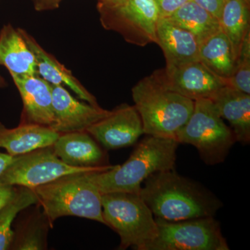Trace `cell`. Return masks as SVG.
I'll use <instances>...</instances> for the list:
<instances>
[{
    "label": "cell",
    "instance_id": "cell-1",
    "mask_svg": "<svg viewBox=\"0 0 250 250\" xmlns=\"http://www.w3.org/2000/svg\"><path fill=\"white\" fill-rule=\"evenodd\" d=\"M139 195L156 218L167 221L214 217L223 207L213 192L174 169L146 179Z\"/></svg>",
    "mask_w": 250,
    "mask_h": 250
},
{
    "label": "cell",
    "instance_id": "cell-2",
    "mask_svg": "<svg viewBox=\"0 0 250 250\" xmlns=\"http://www.w3.org/2000/svg\"><path fill=\"white\" fill-rule=\"evenodd\" d=\"M179 145L174 139L147 135L124 164L107 170L88 172V178L101 194H139L145 181L153 174L174 169Z\"/></svg>",
    "mask_w": 250,
    "mask_h": 250
},
{
    "label": "cell",
    "instance_id": "cell-3",
    "mask_svg": "<svg viewBox=\"0 0 250 250\" xmlns=\"http://www.w3.org/2000/svg\"><path fill=\"white\" fill-rule=\"evenodd\" d=\"M144 134L176 139L194 109L195 101L171 89L163 69L140 80L131 89Z\"/></svg>",
    "mask_w": 250,
    "mask_h": 250
},
{
    "label": "cell",
    "instance_id": "cell-4",
    "mask_svg": "<svg viewBox=\"0 0 250 250\" xmlns=\"http://www.w3.org/2000/svg\"><path fill=\"white\" fill-rule=\"evenodd\" d=\"M88 173L67 174L32 188L51 225L65 216L80 217L105 225L102 194L88 178Z\"/></svg>",
    "mask_w": 250,
    "mask_h": 250
},
{
    "label": "cell",
    "instance_id": "cell-5",
    "mask_svg": "<svg viewBox=\"0 0 250 250\" xmlns=\"http://www.w3.org/2000/svg\"><path fill=\"white\" fill-rule=\"evenodd\" d=\"M102 207L105 225L121 238L119 250H147L157 237L155 217L139 194H102Z\"/></svg>",
    "mask_w": 250,
    "mask_h": 250
},
{
    "label": "cell",
    "instance_id": "cell-6",
    "mask_svg": "<svg viewBox=\"0 0 250 250\" xmlns=\"http://www.w3.org/2000/svg\"><path fill=\"white\" fill-rule=\"evenodd\" d=\"M175 139L179 144L196 148L202 160L208 166L224 162L237 142L232 129L225 124L210 99L195 100L191 116Z\"/></svg>",
    "mask_w": 250,
    "mask_h": 250
},
{
    "label": "cell",
    "instance_id": "cell-7",
    "mask_svg": "<svg viewBox=\"0 0 250 250\" xmlns=\"http://www.w3.org/2000/svg\"><path fill=\"white\" fill-rule=\"evenodd\" d=\"M102 25L116 31L125 41L145 47L156 43V27L160 19L156 0H118L99 2Z\"/></svg>",
    "mask_w": 250,
    "mask_h": 250
},
{
    "label": "cell",
    "instance_id": "cell-8",
    "mask_svg": "<svg viewBox=\"0 0 250 250\" xmlns=\"http://www.w3.org/2000/svg\"><path fill=\"white\" fill-rule=\"evenodd\" d=\"M156 221L157 237L147 250H229L214 217L175 222L156 218Z\"/></svg>",
    "mask_w": 250,
    "mask_h": 250
},
{
    "label": "cell",
    "instance_id": "cell-9",
    "mask_svg": "<svg viewBox=\"0 0 250 250\" xmlns=\"http://www.w3.org/2000/svg\"><path fill=\"white\" fill-rule=\"evenodd\" d=\"M113 167L112 165L89 168L72 167L62 162L56 155L52 146H49L16 156L0 176V183L32 189L67 174L101 172Z\"/></svg>",
    "mask_w": 250,
    "mask_h": 250
},
{
    "label": "cell",
    "instance_id": "cell-10",
    "mask_svg": "<svg viewBox=\"0 0 250 250\" xmlns=\"http://www.w3.org/2000/svg\"><path fill=\"white\" fill-rule=\"evenodd\" d=\"M86 131L106 149L129 147L144 134L139 112L134 105L127 104L117 106Z\"/></svg>",
    "mask_w": 250,
    "mask_h": 250
},
{
    "label": "cell",
    "instance_id": "cell-11",
    "mask_svg": "<svg viewBox=\"0 0 250 250\" xmlns=\"http://www.w3.org/2000/svg\"><path fill=\"white\" fill-rule=\"evenodd\" d=\"M52 91L54 121L50 128L59 134L86 131L111 111L79 101L62 85H52Z\"/></svg>",
    "mask_w": 250,
    "mask_h": 250
},
{
    "label": "cell",
    "instance_id": "cell-12",
    "mask_svg": "<svg viewBox=\"0 0 250 250\" xmlns=\"http://www.w3.org/2000/svg\"><path fill=\"white\" fill-rule=\"evenodd\" d=\"M164 80L169 87L177 93L195 101L211 99L228 82L208 70L199 60L177 66L163 69Z\"/></svg>",
    "mask_w": 250,
    "mask_h": 250
},
{
    "label": "cell",
    "instance_id": "cell-13",
    "mask_svg": "<svg viewBox=\"0 0 250 250\" xmlns=\"http://www.w3.org/2000/svg\"><path fill=\"white\" fill-rule=\"evenodd\" d=\"M23 104L21 124L38 125L50 128L54 121L52 85L34 75H13Z\"/></svg>",
    "mask_w": 250,
    "mask_h": 250
},
{
    "label": "cell",
    "instance_id": "cell-14",
    "mask_svg": "<svg viewBox=\"0 0 250 250\" xmlns=\"http://www.w3.org/2000/svg\"><path fill=\"white\" fill-rule=\"evenodd\" d=\"M52 147L62 162L72 167L89 168L109 165L106 153L86 131L61 134Z\"/></svg>",
    "mask_w": 250,
    "mask_h": 250
},
{
    "label": "cell",
    "instance_id": "cell-15",
    "mask_svg": "<svg viewBox=\"0 0 250 250\" xmlns=\"http://www.w3.org/2000/svg\"><path fill=\"white\" fill-rule=\"evenodd\" d=\"M156 44L164 52L166 67L199 60L200 42L197 38L167 18H160L158 21Z\"/></svg>",
    "mask_w": 250,
    "mask_h": 250
},
{
    "label": "cell",
    "instance_id": "cell-16",
    "mask_svg": "<svg viewBox=\"0 0 250 250\" xmlns=\"http://www.w3.org/2000/svg\"><path fill=\"white\" fill-rule=\"evenodd\" d=\"M20 31L35 57L36 72L39 76L47 81L51 85H66L81 100L94 106H99L95 96L74 77L70 70L54 58L53 56L47 53L27 31L21 29H20Z\"/></svg>",
    "mask_w": 250,
    "mask_h": 250
},
{
    "label": "cell",
    "instance_id": "cell-17",
    "mask_svg": "<svg viewBox=\"0 0 250 250\" xmlns=\"http://www.w3.org/2000/svg\"><path fill=\"white\" fill-rule=\"evenodd\" d=\"M210 100L219 115L228 122L237 142H250V94L225 85Z\"/></svg>",
    "mask_w": 250,
    "mask_h": 250
},
{
    "label": "cell",
    "instance_id": "cell-18",
    "mask_svg": "<svg viewBox=\"0 0 250 250\" xmlns=\"http://www.w3.org/2000/svg\"><path fill=\"white\" fill-rule=\"evenodd\" d=\"M60 134L47 126L21 124L13 129L0 123V148L13 156L22 155L31 151L52 146Z\"/></svg>",
    "mask_w": 250,
    "mask_h": 250
},
{
    "label": "cell",
    "instance_id": "cell-19",
    "mask_svg": "<svg viewBox=\"0 0 250 250\" xmlns=\"http://www.w3.org/2000/svg\"><path fill=\"white\" fill-rule=\"evenodd\" d=\"M0 65L13 75H34L36 59L20 29L5 24L0 31Z\"/></svg>",
    "mask_w": 250,
    "mask_h": 250
},
{
    "label": "cell",
    "instance_id": "cell-20",
    "mask_svg": "<svg viewBox=\"0 0 250 250\" xmlns=\"http://www.w3.org/2000/svg\"><path fill=\"white\" fill-rule=\"evenodd\" d=\"M198 57L208 70L227 82L232 75L236 59L231 43L221 29L200 42Z\"/></svg>",
    "mask_w": 250,
    "mask_h": 250
},
{
    "label": "cell",
    "instance_id": "cell-21",
    "mask_svg": "<svg viewBox=\"0 0 250 250\" xmlns=\"http://www.w3.org/2000/svg\"><path fill=\"white\" fill-rule=\"evenodd\" d=\"M220 29L232 47L235 59L249 31L250 4L245 0H226L219 18Z\"/></svg>",
    "mask_w": 250,
    "mask_h": 250
},
{
    "label": "cell",
    "instance_id": "cell-22",
    "mask_svg": "<svg viewBox=\"0 0 250 250\" xmlns=\"http://www.w3.org/2000/svg\"><path fill=\"white\" fill-rule=\"evenodd\" d=\"M166 18L179 27L190 31L200 42L220 29L218 18L192 0H189Z\"/></svg>",
    "mask_w": 250,
    "mask_h": 250
},
{
    "label": "cell",
    "instance_id": "cell-23",
    "mask_svg": "<svg viewBox=\"0 0 250 250\" xmlns=\"http://www.w3.org/2000/svg\"><path fill=\"white\" fill-rule=\"evenodd\" d=\"M49 220L39 209L34 210L21 220L14 231L11 248L18 250L47 249Z\"/></svg>",
    "mask_w": 250,
    "mask_h": 250
},
{
    "label": "cell",
    "instance_id": "cell-24",
    "mask_svg": "<svg viewBox=\"0 0 250 250\" xmlns=\"http://www.w3.org/2000/svg\"><path fill=\"white\" fill-rule=\"evenodd\" d=\"M38 204L39 200L32 189L16 187L14 196L0 208V250L11 248L14 236L13 223L18 215Z\"/></svg>",
    "mask_w": 250,
    "mask_h": 250
},
{
    "label": "cell",
    "instance_id": "cell-25",
    "mask_svg": "<svg viewBox=\"0 0 250 250\" xmlns=\"http://www.w3.org/2000/svg\"><path fill=\"white\" fill-rule=\"evenodd\" d=\"M228 83L235 89L250 94V31L243 40Z\"/></svg>",
    "mask_w": 250,
    "mask_h": 250
},
{
    "label": "cell",
    "instance_id": "cell-26",
    "mask_svg": "<svg viewBox=\"0 0 250 250\" xmlns=\"http://www.w3.org/2000/svg\"><path fill=\"white\" fill-rule=\"evenodd\" d=\"M189 0H156L160 18H168Z\"/></svg>",
    "mask_w": 250,
    "mask_h": 250
},
{
    "label": "cell",
    "instance_id": "cell-27",
    "mask_svg": "<svg viewBox=\"0 0 250 250\" xmlns=\"http://www.w3.org/2000/svg\"><path fill=\"white\" fill-rule=\"evenodd\" d=\"M192 1H195L215 18H218L219 21L226 0H192Z\"/></svg>",
    "mask_w": 250,
    "mask_h": 250
},
{
    "label": "cell",
    "instance_id": "cell-28",
    "mask_svg": "<svg viewBox=\"0 0 250 250\" xmlns=\"http://www.w3.org/2000/svg\"><path fill=\"white\" fill-rule=\"evenodd\" d=\"M16 190V187L0 183V208L11 200Z\"/></svg>",
    "mask_w": 250,
    "mask_h": 250
},
{
    "label": "cell",
    "instance_id": "cell-29",
    "mask_svg": "<svg viewBox=\"0 0 250 250\" xmlns=\"http://www.w3.org/2000/svg\"><path fill=\"white\" fill-rule=\"evenodd\" d=\"M62 0H34L35 8L38 11L53 9L58 7Z\"/></svg>",
    "mask_w": 250,
    "mask_h": 250
},
{
    "label": "cell",
    "instance_id": "cell-30",
    "mask_svg": "<svg viewBox=\"0 0 250 250\" xmlns=\"http://www.w3.org/2000/svg\"><path fill=\"white\" fill-rule=\"evenodd\" d=\"M16 156L9 155L7 153L0 152V176L2 174L6 167L12 163Z\"/></svg>",
    "mask_w": 250,
    "mask_h": 250
},
{
    "label": "cell",
    "instance_id": "cell-31",
    "mask_svg": "<svg viewBox=\"0 0 250 250\" xmlns=\"http://www.w3.org/2000/svg\"><path fill=\"white\" fill-rule=\"evenodd\" d=\"M6 82H5L4 77L0 75V88H3V87L6 86Z\"/></svg>",
    "mask_w": 250,
    "mask_h": 250
},
{
    "label": "cell",
    "instance_id": "cell-32",
    "mask_svg": "<svg viewBox=\"0 0 250 250\" xmlns=\"http://www.w3.org/2000/svg\"><path fill=\"white\" fill-rule=\"evenodd\" d=\"M116 1H118V0H99L100 3H111Z\"/></svg>",
    "mask_w": 250,
    "mask_h": 250
},
{
    "label": "cell",
    "instance_id": "cell-33",
    "mask_svg": "<svg viewBox=\"0 0 250 250\" xmlns=\"http://www.w3.org/2000/svg\"><path fill=\"white\" fill-rule=\"evenodd\" d=\"M245 1H246L247 3H248V4H250V0H245Z\"/></svg>",
    "mask_w": 250,
    "mask_h": 250
}]
</instances>
